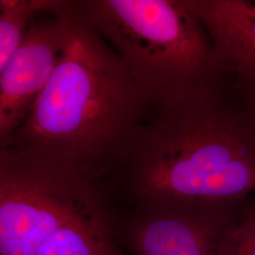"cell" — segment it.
Masks as SVG:
<instances>
[{"label":"cell","instance_id":"obj_1","mask_svg":"<svg viewBox=\"0 0 255 255\" xmlns=\"http://www.w3.org/2000/svg\"><path fill=\"white\" fill-rule=\"evenodd\" d=\"M116 204L235 203L255 198V121L227 75L150 102L119 169Z\"/></svg>","mask_w":255,"mask_h":255},{"label":"cell","instance_id":"obj_2","mask_svg":"<svg viewBox=\"0 0 255 255\" xmlns=\"http://www.w3.org/2000/svg\"><path fill=\"white\" fill-rule=\"evenodd\" d=\"M64 17L60 63L23 123L0 141V152L101 185L126 159L151 101L76 0H67Z\"/></svg>","mask_w":255,"mask_h":255},{"label":"cell","instance_id":"obj_3","mask_svg":"<svg viewBox=\"0 0 255 255\" xmlns=\"http://www.w3.org/2000/svg\"><path fill=\"white\" fill-rule=\"evenodd\" d=\"M76 1L150 101L224 75L184 0Z\"/></svg>","mask_w":255,"mask_h":255},{"label":"cell","instance_id":"obj_4","mask_svg":"<svg viewBox=\"0 0 255 255\" xmlns=\"http://www.w3.org/2000/svg\"><path fill=\"white\" fill-rule=\"evenodd\" d=\"M29 255H128L111 232L99 185L51 164L28 162L23 176Z\"/></svg>","mask_w":255,"mask_h":255},{"label":"cell","instance_id":"obj_5","mask_svg":"<svg viewBox=\"0 0 255 255\" xmlns=\"http://www.w3.org/2000/svg\"><path fill=\"white\" fill-rule=\"evenodd\" d=\"M251 200L140 205L109 202L108 222L128 255H236L241 221Z\"/></svg>","mask_w":255,"mask_h":255},{"label":"cell","instance_id":"obj_6","mask_svg":"<svg viewBox=\"0 0 255 255\" xmlns=\"http://www.w3.org/2000/svg\"><path fill=\"white\" fill-rule=\"evenodd\" d=\"M66 2L38 15L22 44L0 67V141L23 123L60 63L66 34Z\"/></svg>","mask_w":255,"mask_h":255},{"label":"cell","instance_id":"obj_7","mask_svg":"<svg viewBox=\"0 0 255 255\" xmlns=\"http://www.w3.org/2000/svg\"><path fill=\"white\" fill-rule=\"evenodd\" d=\"M206 28L224 74L255 82V1L184 0Z\"/></svg>","mask_w":255,"mask_h":255},{"label":"cell","instance_id":"obj_8","mask_svg":"<svg viewBox=\"0 0 255 255\" xmlns=\"http://www.w3.org/2000/svg\"><path fill=\"white\" fill-rule=\"evenodd\" d=\"M64 0H0V67L9 61L38 15L59 9Z\"/></svg>","mask_w":255,"mask_h":255},{"label":"cell","instance_id":"obj_9","mask_svg":"<svg viewBox=\"0 0 255 255\" xmlns=\"http://www.w3.org/2000/svg\"><path fill=\"white\" fill-rule=\"evenodd\" d=\"M236 255H255V198L249 201L244 212Z\"/></svg>","mask_w":255,"mask_h":255},{"label":"cell","instance_id":"obj_10","mask_svg":"<svg viewBox=\"0 0 255 255\" xmlns=\"http://www.w3.org/2000/svg\"><path fill=\"white\" fill-rule=\"evenodd\" d=\"M232 82L251 111L255 121V82L242 81L231 77Z\"/></svg>","mask_w":255,"mask_h":255}]
</instances>
